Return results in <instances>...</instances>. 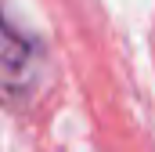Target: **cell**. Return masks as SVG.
<instances>
[{
  "label": "cell",
  "mask_w": 155,
  "mask_h": 152,
  "mask_svg": "<svg viewBox=\"0 0 155 152\" xmlns=\"http://www.w3.org/2000/svg\"><path fill=\"white\" fill-rule=\"evenodd\" d=\"M43 73V51L0 11V102L25 105Z\"/></svg>",
  "instance_id": "cell-1"
}]
</instances>
